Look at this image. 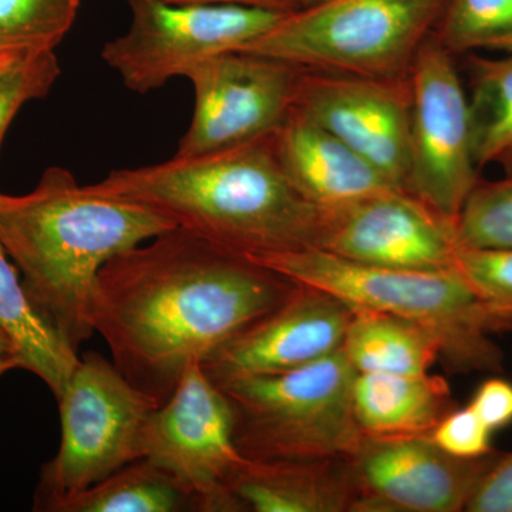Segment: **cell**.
I'll list each match as a JSON object with an SVG mask.
<instances>
[{"label":"cell","instance_id":"cell-29","mask_svg":"<svg viewBox=\"0 0 512 512\" xmlns=\"http://www.w3.org/2000/svg\"><path fill=\"white\" fill-rule=\"evenodd\" d=\"M466 512H512V453H501L471 495Z\"/></svg>","mask_w":512,"mask_h":512},{"label":"cell","instance_id":"cell-5","mask_svg":"<svg viewBox=\"0 0 512 512\" xmlns=\"http://www.w3.org/2000/svg\"><path fill=\"white\" fill-rule=\"evenodd\" d=\"M357 372L342 349L311 365L217 380L234 417V439L249 460H329L363 439L353 407Z\"/></svg>","mask_w":512,"mask_h":512},{"label":"cell","instance_id":"cell-23","mask_svg":"<svg viewBox=\"0 0 512 512\" xmlns=\"http://www.w3.org/2000/svg\"><path fill=\"white\" fill-rule=\"evenodd\" d=\"M82 0H0V52L56 50L72 30Z\"/></svg>","mask_w":512,"mask_h":512},{"label":"cell","instance_id":"cell-6","mask_svg":"<svg viewBox=\"0 0 512 512\" xmlns=\"http://www.w3.org/2000/svg\"><path fill=\"white\" fill-rule=\"evenodd\" d=\"M448 0H319L285 13L241 52L303 70L407 79Z\"/></svg>","mask_w":512,"mask_h":512},{"label":"cell","instance_id":"cell-31","mask_svg":"<svg viewBox=\"0 0 512 512\" xmlns=\"http://www.w3.org/2000/svg\"><path fill=\"white\" fill-rule=\"evenodd\" d=\"M174 3H225V5L251 6V8L293 12L296 10L295 0H167Z\"/></svg>","mask_w":512,"mask_h":512},{"label":"cell","instance_id":"cell-30","mask_svg":"<svg viewBox=\"0 0 512 512\" xmlns=\"http://www.w3.org/2000/svg\"><path fill=\"white\" fill-rule=\"evenodd\" d=\"M491 431L512 424V382L504 377H490L477 387L468 404Z\"/></svg>","mask_w":512,"mask_h":512},{"label":"cell","instance_id":"cell-14","mask_svg":"<svg viewBox=\"0 0 512 512\" xmlns=\"http://www.w3.org/2000/svg\"><path fill=\"white\" fill-rule=\"evenodd\" d=\"M410 83L303 70L293 110L325 128L407 191Z\"/></svg>","mask_w":512,"mask_h":512},{"label":"cell","instance_id":"cell-15","mask_svg":"<svg viewBox=\"0 0 512 512\" xmlns=\"http://www.w3.org/2000/svg\"><path fill=\"white\" fill-rule=\"evenodd\" d=\"M355 313L329 293L296 285L279 308L231 340L202 367L217 382L311 365L342 349Z\"/></svg>","mask_w":512,"mask_h":512},{"label":"cell","instance_id":"cell-7","mask_svg":"<svg viewBox=\"0 0 512 512\" xmlns=\"http://www.w3.org/2000/svg\"><path fill=\"white\" fill-rule=\"evenodd\" d=\"M57 402L62 441L42 468L35 511L141 460L147 421L160 406L94 352L79 359Z\"/></svg>","mask_w":512,"mask_h":512},{"label":"cell","instance_id":"cell-17","mask_svg":"<svg viewBox=\"0 0 512 512\" xmlns=\"http://www.w3.org/2000/svg\"><path fill=\"white\" fill-rule=\"evenodd\" d=\"M244 510L356 512L348 457L329 460H248L231 483Z\"/></svg>","mask_w":512,"mask_h":512},{"label":"cell","instance_id":"cell-3","mask_svg":"<svg viewBox=\"0 0 512 512\" xmlns=\"http://www.w3.org/2000/svg\"><path fill=\"white\" fill-rule=\"evenodd\" d=\"M174 228L146 207L90 191L63 167L47 168L28 194L0 192V241L37 309L76 352L94 335L101 268Z\"/></svg>","mask_w":512,"mask_h":512},{"label":"cell","instance_id":"cell-12","mask_svg":"<svg viewBox=\"0 0 512 512\" xmlns=\"http://www.w3.org/2000/svg\"><path fill=\"white\" fill-rule=\"evenodd\" d=\"M503 451L458 458L430 436H365L348 457L356 512H461Z\"/></svg>","mask_w":512,"mask_h":512},{"label":"cell","instance_id":"cell-8","mask_svg":"<svg viewBox=\"0 0 512 512\" xmlns=\"http://www.w3.org/2000/svg\"><path fill=\"white\" fill-rule=\"evenodd\" d=\"M131 20L101 57L130 92L147 94L210 57L241 52L288 12L225 5L127 0Z\"/></svg>","mask_w":512,"mask_h":512},{"label":"cell","instance_id":"cell-33","mask_svg":"<svg viewBox=\"0 0 512 512\" xmlns=\"http://www.w3.org/2000/svg\"><path fill=\"white\" fill-rule=\"evenodd\" d=\"M29 55H32V53H29ZM29 55H26V53L0 52V76L8 72L15 64H18L20 60L25 59V57Z\"/></svg>","mask_w":512,"mask_h":512},{"label":"cell","instance_id":"cell-32","mask_svg":"<svg viewBox=\"0 0 512 512\" xmlns=\"http://www.w3.org/2000/svg\"><path fill=\"white\" fill-rule=\"evenodd\" d=\"M15 369H22L18 349L9 333L0 326V376Z\"/></svg>","mask_w":512,"mask_h":512},{"label":"cell","instance_id":"cell-26","mask_svg":"<svg viewBox=\"0 0 512 512\" xmlns=\"http://www.w3.org/2000/svg\"><path fill=\"white\" fill-rule=\"evenodd\" d=\"M456 269L504 328H511L512 248L461 247Z\"/></svg>","mask_w":512,"mask_h":512},{"label":"cell","instance_id":"cell-27","mask_svg":"<svg viewBox=\"0 0 512 512\" xmlns=\"http://www.w3.org/2000/svg\"><path fill=\"white\" fill-rule=\"evenodd\" d=\"M55 50L32 53L0 76V147L10 124L30 101L45 99L60 77Z\"/></svg>","mask_w":512,"mask_h":512},{"label":"cell","instance_id":"cell-11","mask_svg":"<svg viewBox=\"0 0 512 512\" xmlns=\"http://www.w3.org/2000/svg\"><path fill=\"white\" fill-rule=\"evenodd\" d=\"M303 69L249 52H228L192 67L191 123L175 157L201 156L274 136L295 104Z\"/></svg>","mask_w":512,"mask_h":512},{"label":"cell","instance_id":"cell-18","mask_svg":"<svg viewBox=\"0 0 512 512\" xmlns=\"http://www.w3.org/2000/svg\"><path fill=\"white\" fill-rule=\"evenodd\" d=\"M353 407L365 436H430L457 402L441 376L357 373Z\"/></svg>","mask_w":512,"mask_h":512},{"label":"cell","instance_id":"cell-4","mask_svg":"<svg viewBox=\"0 0 512 512\" xmlns=\"http://www.w3.org/2000/svg\"><path fill=\"white\" fill-rule=\"evenodd\" d=\"M249 261L348 303L387 313L433 333L451 372H503V352L490 338L500 322L456 268L413 271L359 264L318 248L252 256Z\"/></svg>","mask_w":512,"mask_h":512},{"label":"cell","instance_id":"cell-24","mask_svg":"<svg viewBox=\"0 0 512 512\" xmlns=\"http://www.w3.org/2000/svg\"><path fill=\"white\" fill-rule=\"evenodd\" d=\"M451 55L471 50L512 53V0H448L433 33Z\"/></svg>","mask_w":512,"mask_h":512},{"label":"cell","instance_id":"cell-20","mask_svg":"<svg viewBox=\"0 0 512 512\" xmlns=\"http://www.w3.org/2000/svg\"><path fill=\"white\" fill-rule=\"evenodd\" d=\"M342 352L357 373L424 375L440 359L439 342L423 326L365 311L350 320Z\"/></svg>","mask_w":512,"mask_h":512},{"label":"cell","instance_id":"cell-22","mask_svg":"<svg viewBox=\"0 0 512 512\" xmlns=\"http://www.w3.org/2000/svg\"><path fill=\"white\" fill-rule=\"evenodd\" d=\"M471 148L477 167L494 163L512 147V53L470 59Z\"/></svg>","mask_w":512,"mask_h":512},{"label":"cell","instance_id":"cell-2","mask_svg":"<svg viewBox=\"0 0 512 512\" xmlns=\"http://www.w3.org/2000/svg\"><path fill=\"white\" fill-rule=\"evenodd\" d=\"M272 137L121 168L86 187L146 207L175 227L245 258L311 248L320 212L286 177Z\"/></svg>","mask_w":512,"mask_h":512},{"label":"cell","instance_id":"cell-21","mask_svg":"<svg viewBox=\"0 0 512 512\" xmlns=\"http://www.w3.org/2000/svg\"><path fill=\"white\" fill-rule=\"evenodd\" d=\"M198 511L197 501L170 474L141 458L92 487L59 498L46 512Z\"/></svg>","mask_w":512,"mask_h":512},{"label":"cell","instance_id":"cell-35","mask_svg":"<svg viewBox=\"0 0 512 512\" xmlns=\"http://www.w3.org/2000/svg\"><path fill=\"white\" fill-rule=\"evenodd\" d=\"M319 2V0H295L296 8L301 9L305 8V6L312 5V3ZM296 9V10H298Z\"/></svg>","mask_w":512,"mask_h":512},{"label":"cell","instance_id":"cell-10","mask_svg":"<svg viewBox=\"0 0 512 512\" xmlns=\"http://www.w3.org/2000/svg\"><path fill=\"white\" fill-rule=\"evenodd\" d=\"M430 36L410 70L407 191L457 220L478 184L470 109L453 57Z\"/></svg>","mask_w":512,"mask_h":512},{"label":"cell","instance_id":"cell-16","mask_svg":"<svg viewBox=\"0 0 512 512\" xmlns=\"http://www.w3.org/2000/svg\"><path fill=\"white\" fill-rule=\"evenodd\" d=\"M286 177L319 211H332L383 192L402 190L325 128L292 110L272 137Z\"/></svg>","mask_w":512,"mask_h":512},{"label":"cell","instance_id":"cell-1","mask_svg":"<svg viewBox=\"0 0 512 512\" xmlns=\"http://www.w3.org/2000/svg\"><path fill=\"white\" fill-rule=\"evenodd\" d=\"M295 288L245 256L174 228L101 268L89 319L114 366L163 404L185 367L204 365Z\"/></svg>","mask_w":512,"mask_h":512},{"label":"cell","instance_id":"cell-19","mask_svg":"<svg viewBox=\"0 0 512 512\" xmlns=\"http://www.w3.org/2000/svg\"><path fill=\"white\" fill-rule=\"evenodd\" d=\"M0 326L15 343L22 369L39 377L59 399L80 357L37 309L2 241Z\"/></svg>","mask_w":512,"mask_h":512},{"label":"cell","instance_id":"cell-28","mask_svg":"<svg viewBox=\"0 0 512 512\" xmlns=\"http://www.w3.org/2000/svg\"><path fill=\"white\" fill-rule=\"evenodd\" d=\"M494 431L470 406L454 409L431 431L434 443L446 453L458 458H480L493 453Z\"/></svg>","mask_w":512,"mask_h":512},{"label":"cell","instance_id":"cell-25","mask_svg":"<svg viewBox=\"0 0 512 512\" xmlns=\"http://www.w3.org/2000/svg\"><path fill=\"white\" fill-rule=\"evenodd\" d=\"M457 234L464 248H512V174L478 181L458 214Z\"/></svg>","mask_w":512,"mask_h":512},{"label":"cell","instance_id":"cell-9","mask_svg":"<svg viewBox=\"0 0 512 512\" xmlns=\"http://www.w3.org/2000/svg\"><path fill=\"white\" fill-rule=\"evenodd\" d=\"M143 458L192 495L198 511H245L231 483L249 458L235 443L227 397L200 362L185 367L167 402L148 419Z\"/></svg>","mask_w":512,"mask_h":512},{"label":"cell","instance_id":"cell-13","mask_svg":"<svg viewBox=\"0 0 512 512\" xmlns=\"http://www.w3.org/2000/svg\"><path fill=\"white\" fill-rule=\"evenodd\" d=\"M311 248L359 264L413 271L456 268L457 220L406 190H393L332 211H319Z\"/></svg>","mask_w":512,"mask_h":512},{"label":"cell","instance_id":"cell-34","mask_svg":"<svg viewBox=\"0 0 512 512\" xmlns=\"http://www.w3.org/2000/svg\"><path fill=\"white\" fill-rule=\"evenodd\" d=\"M498 163H501L504 165L505 170L508 171V174H512V147L508 148L507 151L498 158Z\"/></svg>","mask_w":512,"mask_h":512}]
</instances>
